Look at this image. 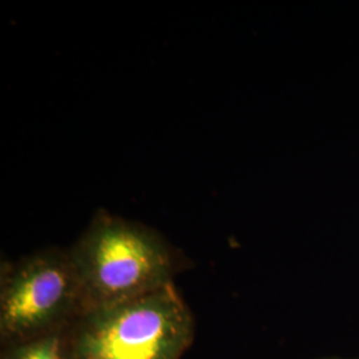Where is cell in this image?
<instances>
[{"label": "cell", "mask_w": 359, "mask_h": 359, "mask_svg": "<svg viewBox=\"0 0 359 359\" xmlns=\"http://www.w3.org/2000/svg\"><path fill=\"white\" fill-rule=\"evenodd\" d=\"M68 252L81 285L86 310L172 285L188 262L158 231L105 209L93 215Z\"/></svg>", "instance_id": "6da1fadb"}, {"label": "cell", "mask_w": 359, "mask_h": 359, "mask_svg": "<svg viewBox=\"0 0 359 359\" xmlns=\"http://www.w3.org/2000/svg\"><path fill=\"white\" fill-rule=\"evenodd\" d=\"M74 359H181L194 318L175 283L86 310L72 323Z\"/></svg>", "instance_id": "7a4b0ae2"}, {"label": "cell", "mask_w": 359, "mask_h": 359, "mask_svg": "<svg viewBox=\"0 0 359 359\" xmlns=\"http://www.w3.org/2000/svg\"><path fill=\"white\" fill-rule=\"evenodd\" d=\"M86 310L69 252L48 248L3 262L0 274L1 347L65 329Z\"/></svg>", "instance_id": "3957f363"}, {"label": "cell", "mask_w": 359, "mask_h": 359, "mask_svg": "<svg viewBox=\"0 0 359 359\" xmlns=\"http://www.w3.org/2000/svg\"><path fill=\"white\" fill-rule=\"evenodd\" d=\"M71 327L1 347L0 359H74Z\"/></svg>", "instance_id": "277c9868"}]
</instances>
